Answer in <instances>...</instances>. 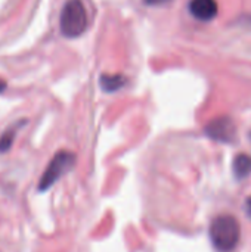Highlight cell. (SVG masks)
I'll return each instance as SVG.
<instances>
[{"label": "cell", "instance_id": "1", "mask_svg": "<svg viewBox=\"0 0 251 252\" xmlns=\"http://www.w3.org/2000/svg\"><path fill=\"white\" fill-rule=\"evenodd\" d=\"M209 236L217 252L235 251L241 241V224L234 216H219L212 221Z\"/></svg>", "mask_w": 251, "mask_h": 252}, {"label": "cell", "instance_id": "7", "mask_svg": "<svg viewBox=\"0 0 251 252\" xmlns=\"http://www.w3.org/2000/svg\"><path fill=\"white\" fill-rule=\"evenodd\" d=\"M22 126H24V121H18V123H15L13 126H10L9 128H6L1 133V136H0V152L1 154L7 152L10 149V146H12V143L15 140V136L21 130Z\"/></svg>", "mask_w": 251, "mask_h": 252}, {"label": "cell", "instance_id": "4", "mask_svg": "<svg viewBox=\"0 0 251 252\" xmlns=\"http://www.w3.org/2000/svg\"><path fill=\"white\" fill-rule=\"evenodd\" d=\"M204 131L212 140H216L220 143H232L237 137L235 124L228 117H220V118L210 121L206 126Z\"/></svg>", "mask_w": 251, "mask_h": 252}, {"label": "cell", "instance_id": "2", "mask_svg": "<svg viewBox=\"0 0 251 252\" xmlns=\"http://www.w3.org/2000/svg\"><path fill=\"white\" fill-rule=\"evenodd\" d=\"M61 32L68 38L80 37L87 28V12L81 0H67L59 18Z\"/></svg>", "mask_w": 251, "mask_h": 252}, {"label": "cell", "instance_id": "9", "mask_svg": "<svg viewBox=\"0 0 251 252\" xmlns=\"http://www.w3.org/2000/svg\"><path fill=\"white\" fill-rule=\"evenodd\" d=\"M146 4L149 6H161V4H166V3H170L172 0H143Z\"/></svg>", "mask_w": 251, "mask_h": 252}, {"label": "cell", "instance_id": "3", "mask_svg": "<svg viewBox=\"0 0 251 252\" xmlns=\"http://www.w3.org/2000/svg\"><path fill=\"white\" fill-rule=\"evenodd\" d=\"M75 164V155L70 151H59L50 159L49 165L46 167L43 176L38 180V190L44 192L49 190L61 177H64Z\"/></svg>", "mask_w": 251, "mask_h": 252}, {"label": "cell", "instance_id": "12", "mask_svg": "<svg viewBox=\"0 0 251 252\" xmlns=\"http://www.w3.org/2000/svg\"><path fill=\"white\" fill-rule=\"evenodd\" d=\"M250 140H251V133H250Z\"/></svg>", "mask_w": 251, "mask_h": 252}, {"label": "cell", "instance_id": "5", "mask_svg": "<svg viewBox=\"0 0 251 252\" xmlns=\"http://www.w3.org/2000/svg\"><path fill=\"white\" fill-rule=\"evenodd\" d=\"M188 10L197 21L210 22L217 16L219 6L216 0H191Z\"/></svg>", "mask_w": 251, "mask_h": 252}, {"label": "cell", "instance_id": "8", "mask_svg": "<svg viewBox=\"0 0 251 252\" xmlns=\"http://www.w3.org/2000/svg\"><path fill=\"white\" fill-rule=\"evenodd\" d=\"M124 84H126V78L120 74H105L101 77V87L108 93L117 92Z\"/></svg>", "mask_w": 251, "mask_h": 252}, {"label": "cell", "instance_id": "11", "mask_svg": "<svg viewBox=\"0 0 251 252\" xmlns=\"http://www.w3.org/2000/svg\"><path fill=\"white\" fill-rule=\"evenodd\" d=\"M4 87H6V83H4L3 80H0V92H3V90H4Z\"/></svg>", "mask_w": 251, "mask_h": 252}, {"label": "cell", "instance_id": "10", "mask_svg": "<svg viewBox=\"0 0 251 252\" xmlns=\"http://www.w3.org/2000/svg\"><path fill=\"white\" fill-rule=\"evenodd\" d=\"M246 210H247V214H249V217L251 219V196L247 199V202H246Z\"/></svg>", "mask_w": 251, "mask_h": 252}, {"label": "cell", "instance_id": "6", "mask_svg": "<svg viewBox=\"0 0 251 252\" xmlns=\"http://www.w3.org/2000/svg\"><path fill=\"white\" fill-rule=\"evenodd\" d=\"M234 176L237 180L247 179L251 174V157L247 154H240L235 157L234 164H232Z\"/></svg>", "mask_w": 251, "mask_h": 252}]
</instances>
